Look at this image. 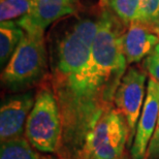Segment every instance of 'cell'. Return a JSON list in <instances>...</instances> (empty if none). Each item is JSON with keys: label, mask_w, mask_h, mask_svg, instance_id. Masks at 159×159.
<instances>
[{"label": "cell", "mask_w": 159, "mask_h": 159, "mask_svg": "<svg viewBox=\"0 0 159 159\" xmlns=\"http://www.w3.org/2000/svg\"><path fill=\"white\" fill-rule=\"evenodd\" d=\"M26 31L17 21H4L0 24V65L3 69L24 39Z\"/></svg>", "instance_id": "cell-11"}, {"label": "cell", "mask_w": 159, "mask_h": 159, "mask_svg": "<svg viewBox=\"0 0 159 159\" xmlns=\"http://www.w3.org/2000/svg\"><path fill=\"white\" fill-rule=\"evenodd\" d=\"M36 91L28 90L6 96L0 107V142L25 135L27 119L34 106Z\"/></svg>", "instance_id": "cell-7"}, {"label": "cell", "mask_w": 159, "mask_h": 159, "mask_svg": "<svg viewBox=\"0 0 159 159\" xmlns=\"http://www.w3.org/2000/svg\"><path fill=\"white\" fill-rule=\"evenodd\" d=\"M97 5L111 11L126 26L139 19L141 0H99Z\"/></svg>", "instance_id": "cell-12"}, {"label": "cell", "mask_w": 159, "mask_h": 159, "mask_svg": "<svg viewBox=\"0 0 159 159\" xmlns=\"http://www.w3.org/2000/svg\"><path fill=\"white\" fill-rule=\"evenodd\" d=\"M154 29H155V31H156L157 34L159 35V18H158V20H157V22H156V24H155Z\"/></svg>", "instance_id": "cell-19"}, {"label": "cell", "mask_w": 159, "mask_h": 159, "mask_svg": "<svg viewBox=\"0 0 159 159\" xmlns=\"http://www.w3.org/2000/svg\"><path fill=\"white\" fill-rule=\"evenodd\" d=\"M100 7L83 11L53 25L48 33L49 80L54 92L65 88L86 68L99 27Z\"/></svg>", "instance_id": "cell-2"}, {"label": "cell", "mask_w": 159, "mask_h": 159, "mask_svg": "<svg viewBox=\"0 0 159 159\" xmlns=\"http://www.w3.org/2000/svg\"><path fill=\"white\" fill-rule=\"evenodd\" d=\"M0 159H43V156L23 135L1 143Z\"/></svg>", "instance_id": "cell-13"}, {"label": "cell", "mask_w": 159, "mask_h": 159, "mask_svg": "<svg viewBox=\"0 0 159 159\" xmlns=\"http://www.w3.org/2000/svg\"><path fill=\"white\" fill-rule=\"evenodd\" d=\"M146 159H159V118L154 134L149 144Z\"/></svg>", "instance_id": "cell-17"}, {"label": "cell", "mask_w": 159, "mask_h": 159, "mask_svg": "<svg viewBox=\"0 0 159 159\" xmlns=\"http://www.w3.org/2000/svg\"><path fill=\"white\" fill-rule=\"evenodd\" d=\"M82 0H39L36 8L18 24L30 33H44L51 25L85 11Z\"/></svg>", "instance_id": "cell-8"}, {"label": "cell", "mask_w": 159, "mask_h": 159, "mask_svg": "<svg viewBox=\"0 0 159 159\" xmlns=\"http://www.w3.org/2000/svg\"><path fill=\"white\" fill-rule=\"evenodd\" d=\"M159 118V83L150 78L147 94L139 116L133 144L130 148L131 159H146L149 144L154 134Z\"/></svg>", "instance_id": "cell-9"}, {"label": "cell", "mask_w": 159, "mask_h": 159, "mask_svg": "<svg viewBox=\"0 0 159 159\" xmlns=\"http://www.w3.org/2000/svg\"><path fill=\"white\" fill-rule=\"evenodd\" d=\"M43 159H64V158H61L57 155H47V156H43Z\"/></svg>", "instance_id": "cell-18"}, {"label": "cell", "mask_w": 159, "mask_h": 159, "mask_svg": "<svg viewBox=\"0 0 159 159\" xmlns=\"http://www.w3.org/2000/svg\"><path fill=\"white\" fill-rule=\"evenodd\" d=\"M90 1H93V0H90ZM97 1H98V2H99V0H97Z\"/></svg>", "instance_id": "cell-20"}, {"label": "cell", "mask_w": 159, "mask_h": 159, "mask_svg": "<svg viewBox=\"0 0 159 159\" xmlns=\"http://www.w3.org/2000/svg\"><path fill=\"white\" fill-rule=\"evenodd\" d=\"M158 43L159 35L153 27L139 21L129 24L122 39L123 53L127 66L144 61Z\"/></svg>", "instance_id": "cell-10"}, {"label": "cell", "mask_w": 159, "mask_h": 159, "mask_svg": "<svg viewBox=\"0 0 159 159\" xmlns=\"http://www.w3.org/2000/svg\"><path fill=\"white\" fill-rule=\"evenodd\" d=\"M39 0H1L0 20L17 21L30 15L36 8Z\"/></svg>", "instance_id": "cell-14"}, {"label": "cell", "mask_w": 159, "mask_h": 159, "mask_svg": "<svg viewBox=\"0 0 159 159\" xmlns=\"http://www.w3.org/2000/svg\"><path fill=\"white\" fill-rule=\"evenodd\" d=\"M142 67L146 72L159 83V43L152 51V53L142 63Z\"/></svg>", "instance_id": "cell-16"}, {"label": "cell", "mask_w": 159, "mask_h": 159, "mask_svg": "<svg viewBox=\"0 0 159 159\" xmlns=\"http://www.w3.org/2000/svg\"><path fill=\"white\" fill-rule=\"evenodd\" d=\"M147 77L148 74L143 67L134 65L127 67L114 98V106L125 118L128 126L129 149L133 144L136 125L146 99Z\"/></svg>", "instance_id": "cell-6"}, {"label": "cell", "mask_w": 159, "mask_h": 159, "mask_svg": "<svg viewBox=\"0 0 159 159\" xmlns=\"http://www.w3.org/2000/svg\"><path fill=\"white\" fill-rule=\"evenodd\" d=\"M35 91L34 106L25 127V138L36 151L58 155L62 139L61 114L49 78Z\"/></svg>", "instance_id": "cell-4"}, {"label": "cell", "mask_w": 159, "mask_h": 159, "mask_svg": "<svg viewBox=\"0 0 159 159\" xmlns=\"http://www.w3.org/2000/svg\"><path fill=\"white\" fill-rule=\"evenodd\" d=\"M128 135L125 118L114 107L89 131L79 159H126Z\"/></svg>", "instance_id": "cell-5"}, {"label": "cell", "mask_w": 159, "mask_h": 159, "mask_svg": "<svg viewBox=\"0 0 159 159\" xmlns=\"http://www.w3.org/2000/svg\"><path fill=\"white\" fill-rule=\"evenodd\" d=\"M49 54L44 33L26 32L2 69L3 87L12 93L32 90L49 78Z\"/></svg>", "instance_id": "cell-3"}, {"label": "cell", "mask_w": 159, "mask_h": 159, "mask_svg": "<svg viewBox=\"0 0 159 159\" xmlns=\"http://www.w3.org/2000/svg\"><path fill=\"white\" fill-rule=\"evenodd\" d=\"M158 18L159 0H141L139 21L154 28Z\"/></svg>", "instance_id": "cell-15"}, {"label": "cell", "mask_w": 159, "mask_h": 159, "mask_svg": "<svg viewBox=\"0 0 159 159\" xmlns=\"http://www.w3.org/2000/svg\"><path fill=\"white\" fill-rule=\"evenodd\" d=\"M127 26L100 7L99 27L83 72L67 87L55 92L61 114L62 139L57 156L79 159L86 136L114 107V98L127 69L122 39Z\"/></svg>", "instance_id": "cell-1"}, {"label": "cell", "mask_w": 159, "mask_h": 159, "mask_svg": "<svg viewBox=\"0 0 159 159\" xmlns=\"http://www.w3.org/2000/svg\"><path fill=\"white\" fill-rule=\"evenodd\" d=\"M126 159H131V158H128V157H126Z\"/></svg>", "instance_id": "cell-21"}]
</instances>
